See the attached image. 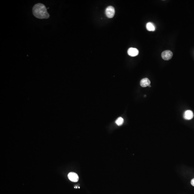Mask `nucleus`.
<instances>
[{
    "label": "nucleus",
    "instance_id": "obj_1",
    "mask_svg": "<svg viewBox=\"0 0 194 194\" xmlns=\"http://www.w3.org/2000/svg\"><path fill=\"white\" fill-rule=\"evenodd\" d=\"M32 12L35 17L39 19H48L50 17L46 7L41 3L35 5L32 8Z\"/></svg>",
    "mask_w": 194,
    "mask_h": 194
},
{
    "label": "nucleus",
    "instance_id": "obj_2",
    "mask_svg": "<svg viewBox=\"0 0 194 194\" xmlns=\"http://www.w3.org/2000/svg\"><path fill=\"white\" fill-rule=\"evenodd\" d=\"M173 56V54L171 51L167 50L164 51L161 54L162 58L164 60H170Z\"/></svg>",
    "mask_w": 194,
    "mask_h": 194
},
{
    "label": "nucleus",
    "instance_id": "obj_3",
    "mask_svg": "<svg viewBox=\"0 0 194 194\" xmlns=\"http://www.w3.org/2000/svg\"><path fill=\"white\" fill-rule=\"evenodd\" d=\"M115 9L112 6H109L106 9V15L109 18H113L115 15Z\"/></svg>",
    "mask_w": 194,
    "mask_h": 194
},
{
    "label": "nucleus",
    "instance_id": "obj_4",
    "mask_svg": "<svg viewBox=\"0 0 194 194\" xmlns=\"http://www.w3.org/2000/svg\"><path fill=\"white\" fill-rule=\"evenodd\" d=\"M68 178L69 179L74 182H78L79 180V177L76 173L71 172L68 174Z\"/></svg>",
    "mask_w": 194,
    "mask_h": 194
},
{
    "label": "nucleus",
    "instance_id": "obj_5",
    "mask_svg": "<svg viewBox=\"0 0 194 194\" xmlns=\"http://www.w3.org/2000/svg\"><path fill=\"white\" fill-rule=\"evenodd\" d=\"M139 50L136 48H130L128 50V54L131 56H135L139 54Z\"/></svg>",
    "mask_w": 194,
    "mask_h": 194
},
{
    "label": "nucleus",
    "instance_id": "obj_6",
    "mask_svg": "<svg viewBox=\"0 0 194 194\" xmlns=\"http://www.w3.org/2000/svg\"><path fill=\"white\" fill-rule=\"evenodd\" d=\"M194 116L193 112L192 111L188 110L186 111L184 113V118L186 120H190L193 118Z\"/></svg>",
    "mask_w": 194,
    "mask_h": 194
},
{
    "label": "nucleus",
    "instance_id": "obj_7",
    "mask_svg": "<svg viewBox=\"0 0 194 194\" xmlns=\"http://www.w3.org/2000/svg\"><path fill=\"white\" fill-rule=\"evenodd\" d=\"M151 82L147 78L142 79L140 81V85L142 87H144L150 85Z\"/></svg>",
    "mask_w": 194,
    "mask_h": 194
},
{
    "label": "nucleus",
    "instance_id": "obj_8",
    "mask_svg": "<svg viewBox=\"0 0 194 194\" xmlns=\"http://www.w3.org/2000/svg\"><path fill=\"white\" fill-rule=\"evenodd\" d=\"M147 29L149 31H154L155 30V27L154 24L151 22H149L146 25Z\"/></svg>",
    "mask_w": 194,
    "mask_h": 194
},
{
    "label": "nucleus",
    "instance_id": "obj_9",
    "mask_svg": "<svg viewBox=\"0 0 194 194\" xmlns=\"http://www.w3.org/2000/svg\"><path fill=\"white\" fill-rule=\"evenodd\" d=\"M124 123V119L120 117L118 118L115 121V123L118 126H121Z\"/></svg>",
    "mask_w": 194,
    "mask_h": 194
},
{
    "label": "nucleus",
    "instance_id": "obj_10",
    "mask_svg": "<svg viewBox=\"0 0 194 194\" xmlns=\"http://www.w3.org/2000/svg\"><path fill=\"white\" fill-rule=\"evenodd\" d=\"M191 184L192 186L194 187V178L191 180Z\"/></svg>",
    "mask_w": 194,
    "mask_h": 194
},
{
    "label": "nucleus",
    "instance_id": "obj_11",
    "mask_svg": "<svg viewBox=\"0 0 194 194\" xmlns=\"http://www.w3.org/2000/svg\"><path fill=\"white\" fill-rule=\"evenodd\" d=\"M149 87H151V86H150V85H149Z\"/></svg>",
    "mask_w": 194,
    "mask_h": 194
},
{
    "label": "nucleus",
    "instance_id": "obj_12",
    "mask_svg": "<svg viewBox=\"0 0 194 194\" xmlns=\"http://www.w3.org/2000/svg\"><path fill=\"white\" fill-rule=\"evenodd\" d=\"M146 95H144V97H146Z\"/></svg>",
    "mask_w": 194,
    "mask_h": 194
}]
</instances>
